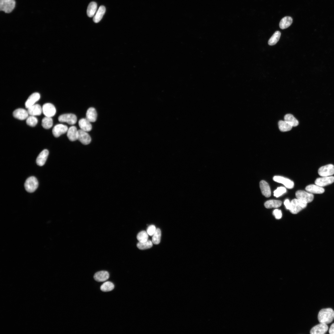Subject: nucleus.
<instances>
[{
  "mask_svg": "<svg viewBox=\"0 0 334 334\" xmlns=\"http://www.w3.org/2000/svg\"><path fill=\"white\" fill-rule=\"evenodd\" d=\"M38 122L37 119L34 116L30 115L26 119V123L28 125L34 127L35 126Z\"/></svg>",
  "mask_w": 334,
  "mask_h": 334,
  "instance_id": "36",
  "label": "nucleus"
},
{
  "mask_svg": "<svg viewBox=\"0 0 334 334\" xmlns=\"http://www.w3.org/2000/svg\"><path fill=\"white\" fill-rule=\"evenodd\" d=\"M24 185L25 188L27 191L32 193L35 191L37 188L38 182L36 177L31 176L27 179Z\"/></svg>",
  "mask_w": 334,
  "mask_h": 334,
  "instance_id": "3",
  "label": "nucleus"
},
{
  "mask_svg": "<svg viewBox=\"0 0 334 334\" xmlns=\"http://www.w3.org/2000/svg\"><path fill=\"white\" fill-rule=\"evenodd\" d=\"M328 328L326 324L320 323L313 327L310 330L311 334H323L326 333Z\"/></svg>",
  "mask_w": 334,
  "mask_h": 334,
  "instance_id": "11",
  "label": "nucleus"
},
{
  "mask_svg": "<svg viewBox=\"0 0 334 334\" xmlns=\"http://www.w3.org/2000/svg\"><path fill=\"white\" fill-rule=\"evenodd\" d=\"M286 191V190L285 187H280L274 191V195L276 197H278L285 193Z\"/></svg>",
  "mask_w": 334,
  "mask_h": 334,
  "instance_id": "37",
  "label": "nucleus"
},
{
  "mask_svg": "<svg viewBox=\"0 0 334 334\" xmlns=\"http://www.w3.org/2000/svg\"><path fill=\"white\" fill-rule=\"evenodd\" d=\"M284 120L289 122L293 126H297L299 124L298 120L290 114H286L284 116Z\"/></svg>",
  "mask_w": 334,
  "mask_h": 334,
  "instance_id": "29",
  "label": "nucleus"
},
{
  "mask_svg": "<svg viewBox=\"0 0 334 334\" xmlns=\"http://www.w3.org/2000/svg\"><path fill=\"white\" fill-rule=\"evenodd\" d=\"M97 8V3L94 2H91L88 5L87 11L88 16L89 17L94 16Z\"/></svg>",
  "mask_w": 334,
  "mask_h": 334,
  "instance_id": "26",
  "label": "nucleus"
},
{
  "mask_svg": "<svg viewBox=\"0 0 334 334\" xmlns=\"http://www.w3.org/2000/svg\"><path fill=\"white\" fill-rule=\"evenodd\" d=\"M161 236V232L160 229L157 228L152 235V242L155 244H158L160 242Z\"/></svg>",
  "mask_w": 334,
  "mask_h": 334,
  "instance_id": "34",
  "label": "nucleus"
},
{
  "mask_svg": "<svg viewBox=\"0 0 334 334\" xmlns=\"http://www.w3.org/2000/svg\"><path fill=\"white\" fill-rule=\"evenodd\" d=\"M40 95L39 93L35 92L29 96L25 103L26 108L28 109L34 105L35 103L40 99Z\"/></svg>",
  "mask_w": 334,
  "mask_h": 334,
  "instance_id": "15",
  "label": "nucleus"
},
{
  "mask_svg": "<svg viewBox=\"0 0 334 334\" xmlns=\"http://www.w3.org/2000/svg\"><path fill=\"white\" fill-rule=\"evenodd\" d=\"M28 114L31 116L40 115L42 112V108L39 104H34L27 109Z\"/></svg>",
  "mask_w": 334,
  "mask_h": 334,
  "instance_id": "20",
  "label": "nucleus"
},
{
  "mask_svg": "<svg viewBox=\"0 0 334 334\" xmlns=\"http://www.w3.org/2000/svg\"><path fill=\"white\" fill-rule=\"evenodd\" d=\"M152 242L148 240L143 242H139L137 244V247L140 250H144L151 248L152 246Z\"/></svg>",
  "mask_w": 334,
  "mask_h": 334,
  "instance_id": "33",
  "label": "nucleus"
},
{
  "mask_svg": "<svg viewBox=\"0 0 334 334\" xmlns=\"http://www.w3.org/2000/svg\"><path fill=\"white\" fill-rule=\"evenodd\" d=\"M15 4V0H0V9L6 13H10L14 8Z\"/></svg>",
  "mask_w": 334,
  "mask_h": 334,
  "instance_id": "5",
  "label": "nucleus"
},
{
  "mask_svg": "<svg viewBox=\"0 0 334 334\" xmlns=\"http://www.w3.org/2000/svg\"><path fill=\"white\" fill-rule=\"evenodd\" d=\"M90 122L86 118H83L79 121V125L81 130L88 132L91 131L92 129V126Z\"/></svg>",
  "mask_w": 334,
  "mask_h": 334,
  "instance_id": "21",
  "label": "nucleus"
},
{
  "mask_svg": "<svg viewBox=\"0 0 334 334\" xmlns=\"http://www.w3.org/2000/svg\"><path fill=\"white\" fill-rule=\"evenodd\" d=\"M318 318L320 323H330L334 319V311L331 308L322 309L319 312Z\"/></svg>",
  "mask_w": 334,
  "mask_h": 334,
  "instance_id": "1",
  "label": "nucleus"
},
{
  "mask_svg": "<svg viewBox=\"0 0 334 334\" xmlns=\"http://www.w3.org/2000/svg\"><path fill=\"white\" fill-rule=\"evenodd\" d=\"M295 195L297 199L306 203L311 202L314 198V195L312 193L303 190L297 191Z\"/></svg>",
  "mask_w": 334,
  "mask_h": 334,
  "instance_id": "4",
  "label": "nucleus"
},
{
  "mask_svg": "<svg viewBox=\"0 0 334 334\" xmlns=\"http://www.w3.org/2000/svg\"><path fill=\"white\" fill-rule=\"evenodd\" d=\"M58 120L60 122H66L70 125L75 124L77 120L76 115L72 113L62 114L58 117Z\"/></svg>",
  "mask_w": 334,
  "mask_h": 334,
  "instance_id": "7",
  "label": "nucleus"
},
{
  "mask_svg": "<svg viewBox=\"0 0 334 334\" xmlns=\"http://www.w3.org/2000/svg\"><path fill=\"white\" fill-rule=\"evenodd\" d=\"M329 333L330 334H334V323L331 325L329 329Z\"/></svg>",
  "mask_w": 334,
  "mask_h": 334,
  "instance_id": "41",
  "label": "nucleus"
},
{
  "mask_svg": "<svg viewBox=\"0 0 334 334\" xmlns=\"http://www.w3.org/2000/svg\"><path fill=\"white\" fill-rule=\"evenodd\" d=\"M109 277L108 272L105 271H101L96 273L94 276L95 280L99 282L105 281Z\"/></svg>",
  "mask_w": 334,
  "mask_h": 334,
  "instance_id": "18",
  "label": "nucleus"
},
{
  "mask_svg": "<svg viewBox=\"0 0 334 334\" xmlns=\"http://www.w3.org/2000/svg\"><path fill=\"white\" fill-rule=\"evenodd\" d=\"M106 11L105 6H100L93 18V21L95 23L100 22L102 19Z\"/></svg>",
  "mask_w": 334,
  "mask_h": 334,
  "instance_id": "24",
  "label": "nucleus"
},
{
  "mask_svg": "<svg viewBox=\"0 0 334 334\" xmlns=\"http://www.w3.org/2000/svg\"><path fill=\"white\" fill-rule=\"evenodd\" d=\"M259 186L262 194L266 197H269L271 195L270 187L268 183L264 180L261 181Z\"/></svg>",
  "mask_w": 334,
  "mask_h": 334,
  "instance_id": "19",
  "label": "nucleus"
},
{
  "mask_svg": "<svg viewBox=\"0 0 334 334\" xmlns=\"http://www.w3.org/2000/svg\"><path fill=\"white\" fill-rule=\"evenodd\" d=\"M156 229L155 225H150L148 228L147 231V233L149 235L152 236L155 233Z\"/></svg>",
  "mask_w": 334,
  "mask_h": 334,
  "instance_id": "38",
  "label": "nucleus"
},
{
  "mask_svg": "<svg viewBox=\"0 0 334 334\" xmlns=\"http://www.w3.org/2000/svg\"><path fill=\"white\" fill-rule=\"evenodd\" d=\"M28 115V111L22 108L17 109L13 113L14 117L20 120H24L27 119Z\"/></svg>",
  "mask_w": 334,
  "mask_h": 334,
  "instance_id": "14",
  "label": "nucleus"
},
{
  "mask_svg": "<svg viewBox=\"0 0 334 334\" xmlns=\"http://www.w3.org/2000/svg\"><path fill=\"white\" fill-rule=\"evenodd\" d=\"M292 22L293 19L291 17L288 16L285 17L280 21L279 27L282 29L286 28L291 24Z\"/></svg>",
  "mask_w": 334,
  "mask_h": 334,
  "instance_id": "25",
  "label": "nucleus"
},
{
  "mask_svg": "<svg viewBox=\"0 0 334 334\" xmlns=\"http://www.w3.org/2000/svg\"><path fill=\"white\" fill-rule=\"evenodd\" d=\"M281 204L282 202L280 200H270L266 201L264 205L267 208H278L281 206Z\"/></svg>",
  "mask_w": 334,
  "mask_h": 334,
  "instance_id": "27",
  "label": "nucleus"
},
{
  "mask_svg": "<svg viewBox=\"0 0 334 334\" xmlns=\"http://www.w3.org/2000/svg\"><path fill=\"white\" fill-rule=\"evenodd\" d=\"M78 130L76 127L74 126H71L68 129L67 135L70 141H73L78 139Z\"/></svg>",
  "mask_w": 334,
  "mask_h": 334,
  "instance_id": "22",
  "label": "nucleus"
},
{
  "mask_svg": "<svg viewBox=\"0 0 334 334\" xmlns=\"http://www.w3.org/2000/svg\"><path fill=\"white\" fill-rule=\"evenodd\" d=\"M42 112L46 117H52L56 113V109L54 105L50 103L45 104L42 107Z\"/></svg>",
  "mask_w": 334,
  "mask_h": 334,
  "instance_id": "8",
  "label": "nucleus"
},
{
  "mask_svg": "<svg viewBox=\"0 0 334 334\" xmlns=\"http://www.w3.org/2000/svg\"><path fill=\"white\" fill-rule=\"evenodd\" d=\"M284 204L286 208L289 210L290 206V202L289 200L288 199H285L284 202Z\"/></svg>",
  "mask_w": 334,
  "mask_h": 334,
  "instance_id": "40",
  "label": "nucleus"
},
{
  "mask_svg": "<svg viewBox=\"0 0 334 334\" xmlns=\"http://www.w3.org/2000/svg\"><path fill=\"white\" fill-rule=\"evenodd\" d=\"M148 235L147 232L145 231H141L137 235V239L140 242H145L148 240Z\"/></svg>",
  "mask_w": 334,
  "mask_h": 334,
  "instance_id": "35",
  "label": "nucleus"
},
{
  "mask_svg": "<svg viewBox=\"0 0 334 334\" xmlns=\"http://www.w3.org/2000/svg\"><path fill=\"white\" fill-rule=\"evenodd\" d=\"M78 139L84 145L89 144L91 142V139L87 132L81 129L78 130Z\"/></svg>",
  "mask_w": 334,
  "mask_h": 334,
  "instance_id": "13",
  "label": "nucleus"
},
{
  "mask_svg": "<svg viewBox=\"0 0 334 334\" xmlns=\"http://www.w3.org/2000/svg\"><path fill=\"white\" fill-rule=\"evenodd\" d=\"M305 190L311 193L321 194L324 192V189L321 186L316 184H311L307 186Z\"/></svg>",
  "mask_w": 334,
  "mask_h": 334,
  "instance_id": "17",
  "label": "nucleus"
},
{
  "mask_svg": "<svg viewBox=\"0 0 334 334\" xmlns=\"http://www.w3.org/2000/svg\"><path fill=\"white\" fill-rule=\"evenodd\" d=\"M41 125L45 129L51 128L53 125V119L51 117L45 116L42 120Z\"/></svg>",
  "mask_w": 334,
  "mask_h": 334,
  "instance_id": "30",
  "label": "nucleus"
},
{
  "mask_svg": "<svg viewBox=\"0 0 334 334\" xmlns=\"http://www.w3.org/2000/svg\"><path fill=\"white\" fill-rule=\"evenodd\" d=\"M273 214L277 219H280L282 216V213L280 210L278 209H275L273 212Z\"/></svg>",
  "mask_w": 334,
  "mask_h": 334,
  "instance_id": "39",
  "label": "nucleus"
},
{
  "mask_svg": "<svg viewBox=\"0 0 334 334\" xmlns=\"http://www.w3.org/2000/svg\"><path fill=\"white\" fill-rule=\"evenodd\" d=\"M273 179L275 182L283 184L288 189L293 188L294 186V183L293 181L282 176H274Z\"/></svg>",
  "mask_w": 334,
  "mask_h": 334,
  "instance_id": "10",
  "label": "nucleus"
},
{
  "mask_svg": "<svg viewBox=\"0 0 334 334\" xmlns=\"http://www.w3.org/2000/svg\"><path fill=\"white\" fill-rule=\"evenodd\" d=\"M49 152L48 150L45 149L42 151L39 154L36 159V163L40 166H43L46 161Z\"/></svg>",
  "mask_w": 334,
  "mask_h": 334,
  "instance_id": "16",
  "label": "nucleus"
},
{
  "mask_svg": "<svg viewBox=\"0 0 334 334\" xmlns=\"http://www.w3.org/2000/svg\"><path fill=\"white\" fill-rule=\"evenodd\" d=\"M113 284L110 281L104 282L100 287L101 290L104 292H107L113 290L114 288Z\"/></svg>",
  "mask_w": 334,
  "mask_h": 334,
  "instance_id": "32",
  "label": "nucleus"
},
{
  "mask_svg": "<svg viewBox=\"0 0 334 334\" xmlns=\"http://www.w3.org/2000/svg\"><path fill=\"white\" fill-rule=\"evenodd\" d=\"M281 35V33L279 31L275 32L268 41V44L270 45H275L279 41Z\"/></svg>",
  "mask_w": 334,
  "mask_h": 334,
  "instance_id": "31",
  "label": "nucleus"
},
{
  "mask_svg": "<svg viewBox=\"0 0 334 334\" xmlns=\"http://www.w3.org/2000/svg\"><path fill=\"white\" fill-rule=\"evenodd\" d=\"M97 114L95 109L90 107L87 110L86 113V118L90 122H95L97 118Z\"/></svg>",
  "mask_w": 334,
  "mask_h": 334,
  "instance_id": "23",
  "label": "nucleus"
},
{
  "mask_svg": "<svg viewBox=\"0 0 334 334\" xmlns=\"http://www.w3.org/2000/svg\"><path fill=\"white\" fill-rule=\"evenodd\" d=\"M307 205V203H304L297 199H295L290 202L289 210L292 213L296 214L305 208Z\"/></svg>",
  "mask_w": 334,
  "mask_h": 334,
  "instance_id": "2",
  "label": "nucleus"
},
{
  "mask_svg": "<svg viewBox=\"0 0 334 334\" xmlns=\"http://www.w3.org/2000/svg\"><path fill=\"white\" fill-rule=\"evenodd\" d=\"M279 130L281 131L285 132L290 131L293 126L286 121L280 120L278 123Z\"/></svg>",
  "mask_w": 334,
  "mask_h": 334,
  "instance_id": "28",
  "label": "nucleus"
},
{
  "mask_svg": "<svg viewBox=\"0 0 334 334\" xmlns=\"http://www.w3.org/2000/svg\"><path fill=\"white\" fill-rule=\"evenodd\" d=\"M318 173L321 177L331 176L334 174V165L329 164L322 166L319 169Z\"/></svg>",
  "mask_w": 334,
  "mask_h": 334,
  "instance_id": "6",
  "label": "nucleus"
},
{
  "mask_svg": "<svg viewBox=\"0 0 334 334\" xmlns=\"http://www.w3.org/2000/svg\"><path fill=\"white\" fill-rule=\"evenodd\" d=\"M68 130V127L66 125L62 124H58L53 127L52 130V133L54 137L57 138L66 132Z\"/></svg>",
  "mask_w": 334,
  "mask_h": 334,
  "instance_id": "12",
  "label": "nucleus"
},
{
  "mask_svg": "<svg viewBox=\"0 0 334 334\" xmlns=\"http://www.w3.org/2000/svg\"><path fill=\"white\" fill-rule=\"evenodd\" d=\"M334 182V177L333 176L322 177L317 178L315 180V184L323 187L331 184Z\"/></svg>",
  "mask_w": 334,
  "mask_h": 334,
  "instance_id": "9",
  "label": "nucleus"
}]
</instances>
